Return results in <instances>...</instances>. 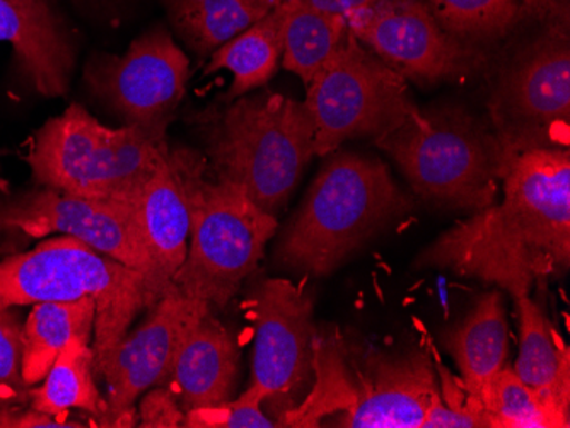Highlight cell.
<instances>
[{
	"label": "cell",
	"instance_id": "cell-22",
	"mask_svg": "<svg viewBox=\"0 0 570 428\" xmlns=\"http://www.w3.org/2000/svg\"><path fill=\"white\" fill-rule=\"evenodd\" d=\"M282 0H165L166 12L179 37L198 56H210L217 48L248 30Z\"/></svg>",
	"mask_w": 570,
	"mask_h": 428
},
{
	"label": "cell",
	"instance_id": "cell-31",
	"mask_svg": "<svg viewBox=\"0 0 570 428\" xmlns=\"http://www.w3.org/2000/svg\"><path fill=\"white\" fill-rule=\"evenodd\" d=\"M185 411L168 386L150 389L139 408V427L176 428L184 427Z\"/></svg>",
	"mask_w": 570,
	"mask_h": 428
},
{
	"label": "cell",
	"instance_id": "cell-15",
	"mask_svg": "<svg viewBox=\"0 0 570 428\" xmlns=\"http://www.w3.org/2000/svg\"><path fill=\"white\" fill-rule=\"evenodd\" d=\"M348 30L383 62L419 82L469 70L472 53L443 30L424 0H383L347 19Z\"/></svg>",
	"mask_w": 570,
	"mask_h": 428
},
{
	"label": "cell",
	"instance_id": "cell-33",
	"mask_svg": "<svg viewBox=\"0 0 570 428\" xmlns=\"http://www.w3.org/2000/svg\"><path fill=\"white\" fill-rule=\"evenodd\" d=\"M559 6V0H523L520 12H527L530 16H550Z\"/></svg>",
	"mask_w": 570,
	"mask_h": 428
},
{
	"label": "cell",
	"instance_id": "cell-25",
	"mask_svg": "<svg viewBox=\"0 0 570 428\" xmlns=\"http://www.w3.org/2000/svg\"><path fill=\"white\" fill-rule=\"evenodd\" d=\"M282 66L307 86L347 34V19L326 14L307 0H282Z\"/></svg>",
	"mask_w": 570,
	"mask_h": 428
},
{
	"label": "cell",
	"instance_id": "cell-24",
	"mask_svg": "<svg viewBox=\"0 0 570 428\" xmlns=\"http://www.w3.org/2000/svg\"><path fill=\"white\" fill-rule=\"evenodd\" d=\"M282 22L284 11L281 2L261 21H256L248 30L210 53L205 73H214L217 70H229L233 73V84L227 91V99H238L255 89L264 88L274 78L278 60L284 53Z\"/></svg>",
	"mask_w": 570,
	"mask_h": 428
},
{
	"label": "cell",
	"instance_id": "cell-8",
	"mask_svg": "<svg viewBox=\"0 0 570 428\" xmlns=\"http://www.w3.org/2000/svg\"><path fill=\"white\" fill-rule=\"evenodd\" d=\"M204 166L191 180L190 242L173 286L210 308H226L261 263L278 223L238 185L207 180Z\"/></svg>",
	"mask_w": 570,
	"mask_h": 428
},
{
	"label": "cell",
	"instance_id": "cell-6",
	"mask_svg": "<svg viewBox=\"0 0 570 428\" xmlns=\"http://www.w3.org/2000/svg\"><path fill=\"white\" fill-rule=\"evenodd\" d=\"M168 149L166 137L139 125L110 129L73 103L38 130L28 165L48 190L132 207Z\"/></svg>",
	"mask_w": 570,
	"mask_h": 428
},
{
	"label": "cell",
	"instance_id": "cell-21",
	"mask_svg": "<svg viewBox=\"0 0 570 428\" xmlns=\"http://www.w3.org/2000/svg\"><path fill=\"white\" fill-rule=\"evenodd\" d=\"M96 322V299L41 302L22 326V377L26 385H40L60 351L73 338L91 337Z\"/></svg>",
	"mask_w": 570,
	"mask_h": 428
},
{
	"label": "cell",
	"instance_id": "cell-14",
	"mask_svg": "<svg viewBox=\"0 0 570 428\" xmlns=\"http://www.w3.org/2000/svg\"><path fill=\"white\" fill-rule=\"evenodd\" d=\"M209 308L175 290L150 308L136 331L125 335L101 372L108 389L105 427L137 425V399L149 389L169 385L185 334Z\"/></svg>",
	"mask_w": 570,
	"mask_h": 428
},
{
	"label": "cell",
	"instance_id": "cell-29",
	"mask_svg": "<svg viewBox=\"0 0 570 428\" xmlns=\"http://www.w3.org/2000/svg\"><path fill=\"white\" fill-rule=\"evenodd\" d=\"M265 395L255 385L249 386L239 398L187 411L184 427L191 428H272L277 420L268 418L262 410Z\"/></svg>",
	"mask_w": 570,
	"mask_h": 428
},
{
	"label": "cell",
	"instance_id": "cell-9",
	"mask_svg": "<svg viewBox=\"0 0 570 428\" xmlns=\"http://www.w3.org/2000/svg\"><path fill=\"white\" fill-rule=\"evenodd\" d=\"M306 88L316 156H330L358 137L380 139L417 108L402 73L370 52L351 30Z\"/></svg>",
	"mask_w": 570,
	"mask_h": 428
},
{
	"label": "cell",
	"instance_id": "cell-26",
	"mask_svg": "<svg viewBox=\"0 0 570 428\" xmlns=\"http://www.w3.org/2000/svg\"><path fill=\"white\" fill-rule=\"evenodd\" d=\"M472 395L494 420L495 428H569V421L553 414L541 399L504 367Z\"/></svg>",
	"mask_w": 570,
	"mask_h": 428
},
{
	"label": "cell",
	"instance_id": "cell-32",
	"mask_svg": "<svg viewBox=\"0 0 570 428\" xmlns=\"http://www.w3.org/2000/svg\"><path fill=\"white\" fill-rule=\"evenodd\" d=\"M311 6H315L320 11L326 14L341 16V18L348 19L358 12L366 11V9L374 8L383 0H307Z\"/></svg>",
	"mask_w": 570,
	"mask_h": 428
},
{
	"label": "cell",
	"instance_id": "cell-23",
	"mask_svg": "<svg viewBox=\"0 0 570 428\" xmlns=\"http://www.w3.org/2000/svg\"><path fill=\"white\" fill-rule=\"evenodd\" d=\"M30 407L53 418L76 408L92 415L98 427H105L107 399L95 382V350L88 338H73L60 351L45 376L43 386L30 388Z\"/></svg>",
	"mask_w": 570,
	"mask_h": 428
},
{
	"label": "cell",
	"instance_id": "cell-4",
	"mask_svg": "<svg viewBox=\"0 0 570 428\" xmlns=\"http://www.w3.org/2000/svg\"><path fill=\"white\" fill-rule=\"evenodd\" d=\"M96 299L95 370L101 376L128 328L161 297L149 280L72 236L0 261V308Z\"/></svg>",
	"mask_w": 570,
	"mask_h": 428
},
{
	"label": "cell",
	"instance_id": "cell-20",
	"mask_svg": "<svg viewBox=\"0 0 570 428\" xmlns=\"http://www.w3.org/2000/svg\"><path fill=\"white\" fill-rule=\"evenodd\" d=\"M446 345L460 370V381L470 392L504 369L509 326L501 292L480 296L472 311L451 331Z\"/></svg>",
	"mask_w": 570,
	"mask_h": 428
},
{
	"label": "cell",
	"instance_id": "cell-18",
	"mask_svg": "<svg viewBox=\"0 0 570 428\" xmlns=\"http://www.w3.org/2000/svg\"><path fill=\"white\" fill-rule=\"evenodd\" d=\"M239 348L213 308L198 315L185 334L168 388L187 414L230 399L238 377Z\"/></svg>",
	"mask_w": 570,
	"mask_h": 428
},
{
	"label": "cell",
	"instance_id": "cell-7",
	"mask_svg": "<svg viewBox=\"0 0 570 428\" xmlns=\"http://www.w3.org/2000/svg\"><path fill=\"white\" fill-rule=\"evenodd\" d=\"M374 142L392 156L419 197L475 212L495 203L511 158L494 130L456 107L415 108Z\"/></svg>",
	"mask_w": 570,
	"mask_h": 428
},
{
	"label": "cell",
	"instance_id": "cell-19",
	"mask_svg": "<svg viewBox=\"0 0 570 428\" xmlns=\"http://www.w3.org/2000/svg\"><path fill=\"white\" fill-rule=\"evenodd\" d=\"M520 316V357L515 376L553 414L570 424V351L546 312L530 296L515 299Z\"/></svg>",
	"mask_w": 570,
	"mask_h": 428
},
{
	"label": "cell",
	"instance_id": "cell-28",
	"mask_svg": "<svg viewBox=\"0 0 570 428\" xmlns=\"http://www.w3.org/2000/svg\"><path fill=\"white\" fill-rule=\"evenodd\" d=\"M439 395L432 399L422 428H495L482 402L464 388L441 360H435Z\"/></svg>",
	"mask_w": 570,
	"mask_h": 428
},
{
	"label": "cell",
	"instance_id": "cell-17",
	"mask_svg": "<svg viewBox=\"0 0 570 428\" xmlns=\"http://www.w3.org/2000/svg\"><path fill=\"white\" fill-rule=\"evenodd\" d=\"M0 43L11 44L41 96L60 98L69 91L76 47L50 0H0Z\"/></svg>",
	"mask_w": 570,
	"mask_h": 428
},
{
	"label": "cell",
	"instance_id": "cell-2",
	"mask_svg": "<svg viewBox=\"0 0 570 428\" xmlns=\"http://www.w3.org/2000/svg\"><path fill=\"white\" fill-rule=\"evenodd\" d=\"M313 385L303 401L277 418L278 427L422 428L438 374L425 348L386 354L352 350L336 334L316 331Z\"/></svg>",
	"mask_w": 570,
	"mask_h": 428
},
{
	"label": "cell",
	"instance_id": "cell-27",
	"mask_svg": "<svg viewBox=\"0 0 570 428\" xmlns=\"http://www.w3.org/2000/svg\"><path fill=\"white\" fill-rule=\"evenodd\" d=\"M439 24L454 38H495L520 16V0H424Z\"/></svg>",
	"mask_w": 570,
	"mask_h": 428
},
{
	"label": "cell",
	"instance_id": "cell-5",
	"mask_svg": "<svg viewBox=\"0 0 570 428\" xmlns=\"http://www.w3.org/2000/svg\"><path fill=\"white\" fill-rule=\"evenodd\" d=\"M315 120L304 101L264 91L233 99L207 127L216 178L238 185L277 217L315 158Z\"/></svg>",
	"mask_w": 570,
	"mask_h": 428
},
{
	"label": "cell",
	"instance_id": "cell-3",
	"mask_svg": "<svg viewBox=\"0 0 570 428\" xmlns=\"http://www.w3.org/2000/svg\"><path fill=\"white\" fill-rule=\"evenodd\" d=\"M412 210L384 162L332 152L278 242L285 267L325 277L387 223Z\"/></svg>",
	"mask_w": 570,
	"mask_h": 428
},
{
	"label": "cell",
	"instance_id": "cell-10",
	"mask_svg": "<svg viewBox=\"0 0 570 428\" xmlns=\"http://www.w3.org/2000/svg\"><path fill=\"white\" fill-rule=\"evenodd\" d=\"M490 115L511 156L537 147H569V8L559 6L547 30L501 73Z\"/></svg>",
	"mask_w": 570,
	"mask_h": 428
},
{
	"label": "cell",
	"instance_id": "cell-12",
	"mask_svg": "<svg viewBox=\"0 0 570 428\" xmlns=\"http://www.w3.org/2000/svg\"><path fill=\"white\" fill-rule=\"evenodd\" d=\"M0 229H14L31 238L72 236L142 275L161 299L176 290L144 248L134 226L132 207L69 197L43 188L0 201Z\"/></svg>",
	"mask_w": 570,
	"mask_h": 428
},
{
	"label": "cell",
	"instance_id": "cell-1",
	"mask_svg": "<svg viewBox=\"0 0 570 428\" xmlns=\"http://www.w3.org/2000/svg\"><path fill=\"white\" fill-rule=\"evenodd\" d=\"M501 203L448 229L417 258V267L494 283L512 299L562 277L570 265L569 147L515 152L502 175Z\"/></svg>",
	"mask_w": 570,
	"mask_h": 428
},
{
	"label": "cell",
	"instance_id": "cell-13",
	"mask_svg": "<svg viewBox=\"0 0 570 428\" xmlns=\"http://www.w3.org/2000/svg\"><path fill=\"white\" fill-rule=\"evenodd\" d=\"M188 76V57L163 28L146 31L125 56L99 57L86 70V81L105 103L128 125H139L158 137H166Z\"/></svg>",
	"mask_w": 570,
	"mask_h": 428
},
{
	"label": "cell",
	"instance_id": "cell-11",
	"mask_svg": "<svg viewBox=\"0 0 570 428\" xmlns=\"http://www.w3.org/2000/svg\"><path fill=\"white\" fill-rule=\"evenodd\" d=\"M246 308L255 330L252 385L281 417L313 385V299L291 280L268 279L256 287Z\"/></svg>",
	"mask_w": 570,
	"mask_h": 428
},
{
	"label": "cell",
	"instance_id": "cell-16",
	"mask_svg": "<svg viewBox=\"0 0 570 428\" xmlns=\"http://www.w3.org/2000/svg\"><path fill=\"white\" fill-rule=\"evenodd\" d=\"M202 159L169 147L165 161L132 206L134 226L159 273L173 283L184 265L191 231V180ZM176 289V287H175Z\"/></svg>",
	"mask_w": 570,
	"mask_h": 428
},
{
	"label": "cell",
	"instance_id": "cell-30",
	"mask_svg": "<svg viewBox=\"0 0 570 428\" xmlns=\"http://www.w3.org/2000/svg\"><path fill=\"white\" fill-rule=\"evenodd\" d=\"M22 321L16 308H0V405L18 408L30 401L22 377Z\"/></svg>",
	"mask_w": 570,
	"mask_h": 428
}]
</instances>
